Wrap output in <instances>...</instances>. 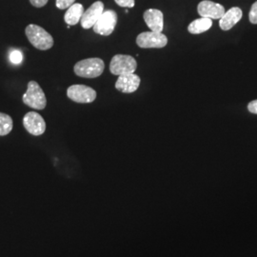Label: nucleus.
I'll return each mask as SVG.
<instances>
[{
  "mask_svg": "<svg viewBox=\"0 0 257 257\" xmlns=\"http://www.w3.org/2000/svg\"><path fill=\"white\" fill-rule=\"evenodd\" d=\"M248 19L250 23L252 24H257V1L254 2L250 8L249 14H248Z\"/></svg>",
  "mask_w": 257,
  "mask_h": 257,
  "instance_id": "19",
  "label": "nucleus"
},
{
  "mask_svg": "<svg viewBox=\"0 0 257 257\" xmlns=\"http://www.w3.org/2000/svg\"><path fill=\"white\" fill-rule=\"evenodd\" d=\"M67 96L76 103H92L96 98V92L89 86L73 85L67 90Z\"/></svg>",
  "mask_w": 257,
  "mask_h": 257,
  "instance_id": "7",
  "label": "nucleus"
},
{
  "mask_svg": "<svg viewBox=\"0 0 257 257\" xmlns=\"http://www.w3.org/2000/svg\"><path fill=\"white\" fill-rule=\"evenodd\" d=\"M22 100L25 105L35 110H43L46 108L45 93L36 81L28 83L27 92L24 93Z\"/></svg>",
  "mask_w": 257,
  "mask_h": 257,
  "instance_id": "3",
  "label": "nucleus"
},
{
  "mask_svg": "<svg viewBox=\"0 0 257 257\" xmlns=\"http://www.w3.org/2000/svg\"><path fill=\"white\" fill-rule=\"evenodd\" d=\"M197 11L201 18L210 19H220L226 12L224 6L210 0L201 1L197 6Z\"/></svg>",
  "mask_w": 257,
  "mask_h": 257,
  "instance_id": "9",
  "label": "nucleus"
},
{
  "mask_svg": "<svg viewBox=\"0 0 257 257\" xmlns=\"http://www.w3.org/2000/svg\"><path fill=\"white\" fill-rule=\"evenodd\" d=\"M248 110L249 112L257 114V100H253L248 103Z\"/></svg>",
  "mask_w": 257,
  "mask_h": 257,
  "instance_id": "22",
  "label": "nucleus"
},
{
  "mask_svg": "<svg viewBox=\"0 0 257 257\" xmlns=\"http://www.w3.org/2000/svg\"><path fill=\"white\" fill-rule=\"evenodd\" d=\"M117 23V14L112 11L108 10L104 11L101 17L93 25V32L100 36H110L114 31Z\"/></svg>",
  "mask_w": 257,
  "mask_h": 257,
  "instance_id": "5",
  "label": "nucleus"
},
{
  "mask_svg": "<svg viewBox=\"0 0 257 257\" xmlns=\"http://www.w3.org/2000/svg\"><path fill=\"white\" fill-rule=\"evenodd\" d=\"M105 69L104 61L101 58L93 57L83 59L74 65V74L84 78H95L100 76Z\"/></svg>",
  "mask_w": 257,
  "mask_h": 257,
  "instance_id": "2",
  "label": "nucleus"
},
{
  "mask_svg": "<svg viewBox=\"0 0 257 257\" xmlns=\"http://www.w3.org/2000/svg\"><path fill=\"white\" fill-rule=\"evenodd\" d=\"M137 44L142 49H161L168 44V38L162 33L144 32L138 35Z\"/></svg>",
  "mask_w": 257,
  "mask_h": 257,
  "instance_id": "6",
  "label": "nucleus"
},
{
  "mask_svg": "<svg viewBox=\"0 0 257 257\" xmlns=\"http://www.w3.org/2000/svg\"><path fill=\"white\" fill-rule=\"evenodd\" d=\"M75 0H56V7L58 9L65 10L70 8L74 3Z\"/></svg>",
  "mask_w": 257,
  "mask_h": 257,
  "instance_id": "18",
  "label": "nucleus"
},
{
  "mask_svg": "<svg viewBox=\"0 0 257 257\" xmlns=\"http://www.w3.org/2000/svg\"><path fill=\"white\" fill-rule=\"evenodd\" d=\"M25 34L31 44L37 50L47 51L54 46V38L43 28L30 24L25 29Z\"/></svg>",
  "mask_w": 257,
  "mask_h": 257,
  "instance_id": "1",
  "label": "nucleus"
},
{
  "mask_svg": "<svg viewBox=\"0 0 257 257\" xmlns=\"http://www.w3.org/2000/svg\"><path fill=\"white\" fill-rule=\"evenodd\" d=\"M104 12V4L101 1H96L92 3V6L84 12L82 18L80 19V24L83 29H91L96 23V21L101 17Z\"/></svg>",
  "mask_w": 257,
  "mask_h": 257,
  "instance_id": "10",
  "label": "nucleus"
},
{
  "mask_svg": "<svg viewBox=\"0 0 257 257\" xmlns=\"http://www.w3.org/2000/svg\"><path fill=\"white\" fill-rule=\"evenodd\" d=\"M49 0H30L31 4L36 8H42L46 5Z\"/></svg>",
  "mask_w": 257,
  "mask_h": 257,
  "instance_id": "21",
  "label": "nucleus"
},
{
  "mask_svg": "<svg viewBox=\"0 0 257 257\" xmlns=\"http://www.w3.org/2000/svg\"><path fill=\"white\" fill-rule=\"evenodd\" d=\"M140 77L138 74H128L119 75L115 83V89L124 93H132L138 91L140 85Z\"/></svg>",
  "mask_w": 257,
  "mask_h": 257,
  "instance_id": "11",
  "label": "nucleus"
},
{
  "mask_svg": "<svg viewBox=\"0 0 257 257\" xmlns=\"http://www.w3.org/2000/svg\"><path fill=\"white\" fill-rule=\"evenodd\" d=\"M144 20L152 32L162 33L164 29V16L159 10L149 9L144 13Z\"/></svg>",
  "mask_w": 257,
  "mask_h": 257,
  "instance_id": "12",
  "label": "nucleus"
},
{
  "mask_svg": "<svg viewBox=\"0 0 257 257\" xmlns=\"http://www.w3.org/2000/svg\"><path fill=\"white\" fill-rule=\"evenodd\" d=\"M211 26H212L211 19L201 18V19L193 20V22L188 26V31L192 35H199L210 30Z\"/></svg>",
  "mask_w": 257,
  "mask_h": 257,
  "instance_id": "15",
  "label": "nucleus"
},
{
  "mask_svg": "<svg viewBox=\"0 0 257 257\" xmlns=\"http://www.w3.org/2000/svg\"><path fill=\"white\" fill-rule=\"evenodd\" d=\"M13 118L3 112H0V137L9 135L13 130Z\"/></svg>",
  "mask_w": 257,
  "mask_h": 257,
  "instance_id": "16",
  "label": "nucleus"
},
{
  "mask_svg": "<svg viewBox=\"0 0 257 257\" xmlns=\"http://www.w3.org/2000/svg\"><path fill=\"white\" fill-rule=\"evenodd\" d=\"M138 68L137 60L131 56L126 55H114L110 63V73L114 75L135 74Z\"/></svg>",
  "mask_w": 257,
  "mask_h": 257,
  "instance_id": "4",
  "label": "nucleus"
},
{
  "mask_svg": "<svg viewBox=\"0 0 257 257\" xmlns=\"http://www.w3.org/2000/svg\"><path fill=\"white\" fill-rule=\"evenodd\" d=\"M115 3L123 8H134L136 5L135 0H114Z\"/></svg>",
  "mask_w": 257,
  "mask_h": 257,
  "instance_id": "20",
  "label": "nucleus"
},
{
  "mask_svg": "<svg viewBox=\"0 0 257 257\" xmlns=\"http://www.w3.org/2000/svg\"><path fill=\"white\" fill-rule=\"evenodd\" d=\"M23 126L29 134L38 137L45 133L46 123L44 118L36 111H30L23 118Z\"/></svg>",
  "mask_w": 257,
  "mask_h": 257,
  "instance_id": "8",
  "label": "nucleus"
},
{
  "mask_svg": "<svg viewBox=\"0 0 257 257\" xmlns=\"http://www.w3.org/2000/svg\"><path fill=\"white\" fill-rule=\"evenodd\" d=\"M84 7L80 3H74L70 8H68L64 16L65 22L69 26L76 25L84 14Z\"/></svg>",
  "mask_w": 257,
  "mask_h": 257,
  "instance_id": "14",
  "label": "nucleus"
},
{
  "mask_svg": "<svg viewBox=\"0 0 257 257\" xmlns=\"http://www.w3.org/2000/svg\"><path fill=\"white\" fill-rule=\"evenodd\" d=\"M243 17V12L238 7L230 8L229 11L225 12L223 17L219 21V26L223 31H229L231 28L234 27L236 23H238L240 19Z\"/></svg>",
  "mask_w": 257,
  "mask_h": 257,
  "instance_id": "13",
  "label": "nucleus"
},
{
  "mask_svg": "<svg viewBox=\"0 0 257 257\" xmlns=\"http://www.w3.org/2000/svg\"><path fill=\"white\" fill-rule=\"evenodd\" d=\"M23 60V55L19 50H13L10 53V61L15 65H19Z\"/></svg>",
  "mask_w": 257,
  "mask_h": 257,
  "instance_id": "17",
  "label": "nucleus"
}]
</instances>
